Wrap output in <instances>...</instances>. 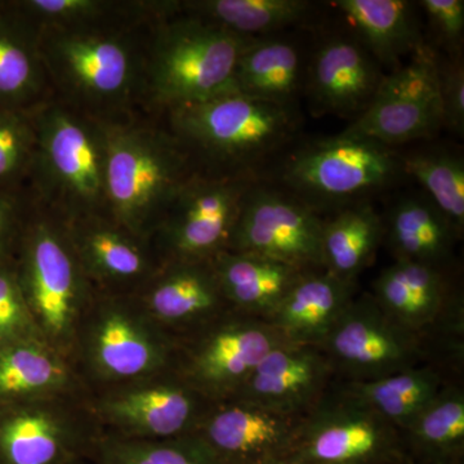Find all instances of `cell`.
<instances>
[{
  "instance_id": "obj_1",
  "label": "cell",
  "mask_w": 464,
  "mask_h": 464,
  "mask_svg": "<svg viewBox=\"0 0 464 464\" xmlns=\"http://www.w3.org/2000/svg\"><path fill=\"white\" fill-rule=\"evenodd\" d=\"M105 207L125 232L141 235L166 216L190 181L185 152L141 128H103Z\"/></svg>"
},
{
  "instance_id": "obj_2",
  "label": "cell",
  "mask_w": 464,
  "mask_h": 464,
  "mask_svg": "<svg viewBox=\"0 0 464 464\" xmlns=\"http://www.w3.org/2000/svg\"><path fill=\"white\" fill-rule=\"evenodd\" d=\"M172 124L179 139L240 176L288 148L298 132L295 110L234 92L177 106Z\"/></svg>"
},
{
  "instance_id": "obj_3",
  "label": "cell",
  "mask_w": 464,
  "mask_h": 464,
  "mask_svg": "<svg viewBox=\"0 0 464 464\" xmlns=\"http://www.w3.org/2000/svg\"><path fill=\"white\" fill-rule=\"evenodd\" d=\"M401 154L342 132L298 146L280 167V182L315 209L340 210L391 188L404 177Z\"/></svg>"
},
{
  "instance_id": "obj_4",
  "label": "cell",
  "mask_w": 464,
  "mask_h": 464,
  "mask_svg": "<svg viewBox=\"0 0 464 464\" xmlns=\"http://www.w3.org/2000/svg\"><path fill=\"white\" fill-rule=\"evenodd\" d=\"M256 39L195 16L167 24L150 60L154 99L173 109L237 92V61Z\"/></svg>"
},
{
  "instance_id": "obj_5",
  "label": "cell",
  "mask_w": 464,
  "mask_h": 464,
  "mask_svg": "<svg viewBox=\"0 0 464 464\" xmlns=\"http://www.w3.org/2000/svg\"><path fill=\"white\" fill-rule=\"evenodd\" d=\"M14 268L39 334L63 355L85 301V273L70 237L47 222L24 226Z\"/></svg>"
},
{
  "instance_id": "obj_6",
  "label": "cell",
  "mask_w": 464,
  "mask_h": 464,
  "mask_svg": "<svg viewBox=\"0 0 464 464\" xmlns=\"http://www.w3.org/2000/svg\"><path fill=\"white\" fill-rule=\"evenodd\" d=\"M406 458L404 438L334 381L306 415L285 460L295 464H395Z\"/></svg>"
},
{
  "instance_id": "obj_7",
  "label": "cell",
  "mask_w": 464,
  "mask_h": 464,
  "mask_svg": "<svg viewBox=\"0 0 464 464\" xmlns=\"http://www.w3.org/2000/svg\"><path fill=\"white\" fill-rule=\"evenodd\" d=\"M317 347L338 382L381 380L432 362L423 338L387 315L372 293L355 295Z\"/></svg>"
},
{
  "instance_id": "obj_8",
  "label": "cell",
  "mask_w": 464,
  "mask_h": 464,
  "mask_svg": "<svg viewBox=\"0 0 464 464\" xmlns=\"http://www.w3.org/2000/svg\"><path fill=\"white\" fill-rule=\"evenodd\" d=\"M32 119L36 139L33 164H38L52 190L74 215L87 216L105 206L103 128L58 106Z\"/></svg>"
},
{
  "instance_id": "obj_9",
  "label": "cell",
  "mask_w": 464,
  "mask_h": 464,
  "mask_svg": "<svg viewBox=\"0 0 464 464\" xmlns=\"http://www.w3.org/2000/svg\"><path fill=\"white\" fill-rule=\"evenodd\" d=\"M324 219L290 192L255 181L241 206L227 249L320 270Z\"/></svg>"
},
{
  "instance_id": "obj_10",
  "label": "cell",
  "mask_w": 464,
  "mask_h": 464,
  "mask_svg": "<svg viewBox=\"0 0 464 464\" xmlns=\"http://www.w3.org/2000/svg\"><path fill=\"white\" fill-rule=\"evenodd\" d=\"M285 342L267 320L230 310L198 329L179 373L210 401H225Z\"/></svg>"
},
{
  "instance_id": "obj_11",
  "label": "cell",
  "mask_w": 464,
  "mask_h": 464,
  "mask_svg": "<svg viewBox=\"0 0 464 464\" xmlns=\"http://www.w3.org/2000/svg\"><path fill=\"white\" fill-rule=\"evenodd\" d=\"M442 128L439 61L424 45L409 63L384 75L371 105L343 132L393 148L431 139Z\"/></svg>"
},
{
  "instance_id": "obj_12",
  "label": "cell",
  "mask_w": 464,
  "mask_h": 464,
  "mask_svg": "<svg viewBox=\"0 0 464 464\" xmlns=\"http://www.w3.org/2000/svg\"><path fill=\"white\" fill-rule=\"evenodd\" d=\"M253 176L191 177L161 219L170 261H210L227 249Z\"/></svg>"
},
{
  "instance_id": "obj_13",
  "label": "cell",
  "mask_w": 464,
  "mask_h": 464,
  "mask_svg": "<svg viewBox=\"0 0 464 464\" xmlns=\"http://www.w3.org/2000/svg\"><path fill=\"white\" fill-rule=\"evenodd\" d=\"M43 65L63 87L94 102L127 97L134 81L130 48L108 34L74 27H47L38 33Z\"/></svg>"
},
{
  "instance_id": "obj_14",
  "label": "cell",
  "mask_w": 464,
  "mask_h": 464,
  "mask_svg": "<svg viewBox=\"0 0 464 464\" xmlns=\"http://www.w3.org/2000/svg\"><path fill=\"white\" fill-rule=\"evenodd\" d=\"M215 402L194 389L181 374L128 384L101 401L99 413L112 436L167 440L191 435Z\"/></svg>"
},
{
  "instance_id": "obj_15",
  "label": "cell",
  "mask_w": 464,
  "mask_h": 464,
  "mask_svg": "<svg viewBox=\"0 0 464 464\" xmlns=\"http://www.w3.org/2000/svg\"><path fill=\"white\" fill-rule=\"evenodd\" d=\"M58 396L0 402V464H78L97 441Z\"/></svg>"
},
{
  "instance_id": "obj_16",
  "label": "cell",
  "mask_w": 464,
  "mask_h": 464,
  "mask_svg": "<svg viewBox=\"0 0 464 464\" xmlns=\"http://www.w3.org/2000/svg\"><path fill=\"white\" fill-rule=\"evenodd\" d=\"M170 342L158 324L116 302L101 304L85 333V353L103 381L133 383L168 368Z\"/></svg>"
},
{
  "instance_id": "obj_17",
  "label": "cell",
  "mask_w": 464,
  "mask_h": 464,
  "mask_svg": "<svg viewBox=\"0 0 464 464\" xmlns=\"http://www.w3.org/2000/svg\"><path fill=\"white\" fill-rule=\"evenodd\" d=\"M372 295L387 315L420 334L427 347L432 334L462 338V297L451 289L445 268L395 261L374 280Z\"/></svg>"
},
{
  "instance_id": "obj_18",
  "label": "cell",
  "mask_w": 464,
  "mask_h": 464,
  "mask_svg": "<svg viewBox=\"0 0 464 464\" xmlns=\"http://www.w3.org/2000/svg\"><path fill=\"white\" fill-rule=\"evenodd\" d=\"M302 418L225 400L212 405L194 433L221 464H267L288 458Z\"/></svg>"
},
{
  "instance_id": "obj_19",
  "label": "cell",
  "mask_w": 464,
  "mask_h": 464,
  "mask_svg": "<svg viewBox=\"0 0 464 464\" xmlns=\"http://www.w3.org/2000/svg\"><path fill=\"white\" fill-rule=\"evenodd\" d=\"M334 381L331 364L319 347L285 342L266 355L230 400L304 417Z\"/></svg>"
},
{
  "instance_id": "obj_20",
  "label": "cell",
  "mask_w": 464,
  "mask_h": 464,
  "mask_svg": "<svg viewBox=\"0 0 464 464\" xmlns=\"http://www.w3.org/2000/svg\"><path fill=\"white\" fill-rule=\"evenodd\" d=\"M383 78L380 63L353 34L333 35L311 57L304 85L315 111L356 119Z\"/></svg>"
},
{
  "instance_id": "obj_21",
  "label": "cell",
  "mask_w": 464,
  "mask_h": 464,
  "mask_svg": "<svg viewBox=\"0 0 464 464\" xmlns=\"http://www.w3.org/2000/svg\"><path fill=\"white\" fill-rule=\"evenodd\" d=\"M145 310L158 325L199 329L231 308L212 261H170L150 285Z\"/></svg>"
},
{
  "instance_id": "obj_22",
  "label": "cell",
  "mask_w": 464,
  "mask_h": 464,
  "mask_svg": "<svg viewBox=\"0 0 464 464\" xmlns=\"http://www.w3.org/2000/svg\"><path fill=\"white\" fill-rule=\"evenodd\" d=\"M357 283L328 271H306L286 293L267 322L293 344L319 346L356 295Z\"/></svg>"
},
{
  "instance_id": "obj_23",
  "label": "cell",
  "mask_w": 464,
  "mask_h": 464,
  "mask_svg": "<svg viewBox=\"0 0 464 464\" xmlns=\"http://www.w3.org/2000/svg\"><path fill=\"white\" fill-rule=\"evenodd\" d=\"M231 310L267 320L306 271L262 256L222 250L210 259Z\"/></svg>"
},
{
  "instance_id": "obj_24",
  "label": "cell",
  "mask_w": 464,
  "mask_h": 464,
  "mask_svg": "<svg viewBox=\"0 0 464 464\" xmlns=\"http://www.w3.org/2000/svg\"><path fill=\"white\" fill-rule=\"evenodd\" d=\"M334 7L353 26V35L380 65H393L424 47L417 3L406 0H338Z\"/></svg>"
},
{
  "instance_id": "obj_25",
  "label": "cell",
  "mask_w": 464,
  "mask_h": 464,
  "mask_svg": "<svg viewBox=\"0 0 464 464\" xmlns=\"http://www.w3.org/2000/svg\"><path fill=\"white\" fill-rule=\"evenodd\" d=\"M395 261L417 262L449 270L459 237L429 198L406 197L383 219Z\"/></svg>"
},
{
  "instance_id": "obj_26",
  "label": "cell",
  "mask_w": 464,
  "mask_h": 464,
  "mask_svg": "<svg viewBox=\"0 0 464 464\" xmlns=\"http://www.w3.org/2000/svg\"><path fill=\"white\" fill-rule=\"evenodd\" d=\"M302 57L288 39L257 38L237 61L235 85L239 93L295 110L302 85Z\"/></svg>"
},
{
  "instance_id": "obj_27",
  "label": "cell",
  "mask_w": 464,
  "mask_h": 464,
  "mask_svg": "<svg viewBox=\"0 0 464 464\" xmlns=\"http://www.w3.org/2000/svg\"><path fill=\"white\" fill-rule=\"evenodd\" d=\"M401 433L406 457L414 464H463L462 387L447 382Z\"/></svg>"
},
{
  "instance_id": "obj_28",
  "label": "cell",
  "mask_w": 464,
  "mask_h": 464,
  "mask_svg": "<svg viewBox=\"0 0 464 464\" xmlns=\"http://www.w3.org/2000/svg\"><path fill=\"white\" fill-rule=\"evenodd\" d=\"M383 240V218L371 204L362 201L342 208L324 221L323 270L344 282L357 283Z\"/></svg>"
},
{
  "instance_id": "obj_29",
  "label": "cell",
  "mask_w": 464,
  "mask_h": 464,
  "mask_svg": "<svg viewBox=\"0 0 464 464\" xmlns=\"http://www.w3.org/2000/svg\"><path fill=\"white\" fill-rule=\"evenodd\" d=\"M70 382L63 353L42 338L0 348V402L61 396Z\"/></svg>"
},
{
  "instance_id": "obj_30",
  "label": "cell",
  "mask_w": 464,
  "mask_h": 464,
  "mask_svg": "<svg viewBox=\"0 0 464 464\" xmlns=\"http://www.w3.org/2000/svg\"><path fill=\"white\" fill-rule=\"evenodd\" d=\"M43 66L36 30L0 3V108L25 110L42 90Z\"/></svg>"
},
{
  "instance_id": "obj_31",
  "label": "cell",
  "mask_w": 464,
  "mask_h": 464,
  "mask_svg": "<svg viewBox=\"0 0 464 464\" xmlns=\"http://www.w3.org/2000/svg\"><path fill=\"white\" fill-rule=\"evenodd\" d=\"M340 383L402 431L447 381L438 364L426 362L381 380Z\"/></svg>"
},
{
  "instance_id": "obj_32",
  "label": "cell",
  "mask_w": 464,
  "mask_h": 464,
  "mask_svg": "<svg viewBox=\"0 0 464 464\" xmlns=\"http://www.w3.org/2000/svg\"><path fill=\"white\" fill-rule=\"evenodd\" d=\"M190 16L225 27L246 38H266L310 17L304 0H200L188 3Z\"/></svg>"
},
{
  "instance_id": "obj_33",
  "label": "cell",
  "mask_w": 464,
  "mask_h": 464,
  "mask_svg": "<svg viewBox=\"0 0 464 464\" xmlns=\"http://www.w3.org/2000/svg\"><path fill=\"white\" fill-rule=\"evenodd\" d=\"M69 237L84 273L114 283L132 282L148 274L145 253L121 228L91 222Z\"/></svg>"
},
{
  "instance_id": "obj_34",
  "label": "cell",
  "mask_w": 464,
  "mask_h": 464,
  "mask_svg": "<svg viewBox=\"0 0 464 464\" xmlns=\"http://www.w3.org/2000/svg\"><path fill=\"white\" fill-rule=\"evenodd\" d=\"M405 176L426 190L429 199L448 219L458 237L464 232V161L457 152L426 149L401 155Z\"/></svg>"
},
{
  "instance_id": "obj_35",
  "label": "cell",
  "mask_w": 464,
  "mask_h": 464,
  "mask_svg": "<svg viewBox=\"0 0 464 464\" xmlns=\"http://www.w3.org/2000/svg\"><path fill=\"white\" fill-rule=\"evenodd\" d=\"M96 464H221L195 433L167 440L100 438Z\"/></svg>"
},
{
  "instance_id": "obj_36",
  "label": "cell",
  "mask_w": 464,
  "mask_h": 464,
  "mask_svg": "<svg viewBox=\"0 0 464 464\" xmlns=\"http://www.w3.org/2000/svg\"><path fill=\"white\" fill-rule=\"evenodd\" d=\"M35 128L25 110L0 108V190H14L35 154Z\"/></svg>"
},
{
  "instance_id": "obj_37",
  "label": "cell",
  "mask_w": 464,
  "mask_h": 464,
  "mask_svg": "<svg viewBox=\"0 0 464 464\" xmlns=\"http://www.w3.org/2000/svg\"><path fill=\"white\" fill-rule=\"evenodd\" d=\"M35 338L42 335L24 298L14 261L0 265V348Z\"/></svg>"
},
{
  "instance_id": "obj_38",
  "label": "cell",
  "mask_w": 464,
  "mask_h": 464,
  "mask_svg": "<svg viewBox=\"0 0 464 464\" xmlns=\"http://www.w3.org/2000/svg\"><path fill=\"white\" fill-rule=\"evenodd\" d=\"M33 26L74 27L94 20L108 8L96 0H29L9 3Z\"/></svg>"
},
{
  "instance_id": "obj_39",
  "label": "cell",
  "mask_w": 464,
  "mask_h": 464,
  "mask_svg": "<svg viewBox=\"0 0 464 464\" xmlns=\"http://www.w3.org/2000/svg\"><path fill=\"white\" fill-rule=\"evenodd\" d=\"M417 5L423 9L439 44L450 56H459L464 38L463 0H420Z\"/></svg>"
},
{
  "instance_id": "obj_40",
  "label": "cell",
  "mask_w": 464,
  "mask_h": 464,
  "mask_svg": "<svg viewBox=\"0 0 464 464\" xmlns=\"http://www.w3.org/2000/svg\"><path fill=\"white\" fill-rule=\"evenodd\" d=\"M440 97L444 127L462 137L464 133V65L462 56H450L439 63Z\"/></svg>"
},
{
  "instance_id": "obj_41",
  "label": "cell",
  "mask_w": 464,
  "mask_h": 464,
  "mask_svg": "<svg viewBox=\"0 0 464 464\" xmlns=\"http://www.w3.org/2000/svg\"><path fill=\"white\" fill-rule=\"evenodd\" d=\"M23 230L20 201L14 190H0V265L14 261Z\"/></svg>"
},
{
  "instance_id": "obj_42",
  "label": "cell",
  "mask_w": 464,
  "mask_h": 464,
  "mask_svg": "<svg viewBox=\"0 0 464 464\" xmlns=\"http://www.w3.org/2000/svg\"><path fill=\"white\" fill-rule=\"evenodd\" d=\"M267 464H295V463H290L288 460H276V462H271Z\"/></svg>"
},
{
  "instance_id": "obj_43",
  "label": "cell",
  "mask_w": 464,
  "mask_h": 464,
  "mask_svg": "<svg viewBox=\"0 0 464 464\" xmlns=\"http://www.w3.org/2000/svg\"><path fill=\"white\" fill-rule=\"evenodd\" d=\"M395 464H409L408 458H405V459H404V460H401V462L395 463Z\"/></svg>"
},
{
  "instance_id": "obj_44",
  "label": "cell",
  "mask_w": 464,
  "mask_h": 464,
  "mask_svg": "<svg viewBox=\"0 0 464 464\" xmlns=\"http://www.w3.org/2000/svg\"><path fill=\"white\" fill-rule=\"evenodd\" d=\"M408 460H409V464H414L413 462H411V459H409V458H408Z\"/></svg>"
},
{
  "instance_id": "obj_45",
  "label": "cell",
  "mask_w": 464,
  "mask_h": 464,
  "mask_svg": "<svg viewBox=\"0 0 464 464\" xmlns=\"http://www.w3.org/2000/svg\"><path fill=\"white\" fill-rule=\"evenodd\" d=\"M78 464H85L84 462H81V463H78Z\"/></svg>"
}]
</instances>
